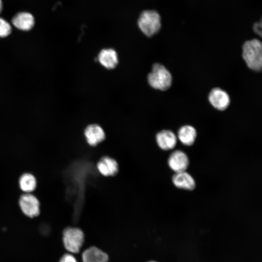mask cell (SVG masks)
<instances>
[{"label": "cell", "mask_w": 262, "mask_h": 262, "mask_svg": "<svg viewBox=\"0 0 262 262\" xmlns=\"http://www.w3.org/2000/svg\"><path fill=\"white\" fill-rule=\"evenodd\" d=\"M156 140L161 149L168 150L175 147L177 143V137L172 131L164 130L157 133Z\"/></svg>", "instance_id": "30bf717a"}, {"label": "cell", "mask_w": 262, "mask_h": 262, "mask_svg": "<svg viewBox=\"0 0 262 262\" xmlns=\"http://www.w3.org/2000/svg\"><path fill=\"white\" fill-rule=\"evenodd\" d=\"M242 57L247 67L259 71L262 67V44L258 39L246 41L242 46Z\"/></svg>", "instance_id": "6da1fadb"}, {"label": "cell", "mask_w": 262, "mask_h": 262, "mask_svg": "<svg viewBox=\"0 0 262 262\" xmlns=\"http://www.w3.org/2000/svg\"><path fill=\"white\" fill-rule=\"evenodd\" d=\"M82 259V262H108V256L100 249L92 246L83 252Z\"/></svg>", "instance_id": "2e32d148"}, {"label": "cell", "mask_w": 262, "mask_h": 262, "mask_svg": "<svg viewBox=\"0 0 262 262\" xmlns=\"http://www.w3.org/2000/svg\"><path fill=\"white\" fill-rule=\"evenodd\" d=\"M12 32L11 24L4 18L0 17V37H6Z\"/></svg>", "instance_id": "e0dca14e"}, {"label": "cell", "mask_w": 262, "mask_h": 262, "mask_svg": "<svg viewBox=\"0 0 262 262\" xmlns=\"http://www.w3.org/2000/svg\"><path fill=\"white\" fill-rule=\"evenodd\" d=\"M254 31L257 34L261 36L262 30H261V24L257 23L254 25L253 26Z\"/></svg>", "instance_id": "d6986e66"}, {"label": "cell", "mask_w": 262, "mask_h": 262, "mask_svg": "<svg viewBox=\"0 0 262 262\" xmlns=\"http://www.w3.org/2000/svg\"><path fill=\"white\" fill-rule=\"evenodd\" d=\"M208 100L214 108L219 111L226 110L230 102L228 93L219 87L212 89L208 95Z\"/></svg>", "instance_id": "8992f818"}, {"label": "cell", "mask_w": 262, "mask_h": 262, "mask_svg": "<svg viewBox=\"0 0 262 262\" xmlns=\"http://www.w3.org/2000/svg\"><path fill=\"white\" fill-rule=\"evenodd\" d=\"M3 10V2L2 0H0V14Z\"/></svg>", "instance_id": "ffe728a7"}, {"label": "cell", "mask_w": 262, "mask_h": 262, "mask_svg": "<svg viewBox=\"0 0 262 262\" xmlns=\"http://www.w3.org/2000/svg\"><path fill=\"white\" fill-rule=\"evenodd\" d=\"M13 25L22 31H29L33 29L35 24V19L30 13L21 11L17 13L12 19Z\"/></svg>", "instance_id": "9c48e42d"}, {"label": "cell", "mask_w": 262, "mask_h": 262, "mask_svg": "<svg viewBox=\"0 0 262 262\" xmlns=\"http://www.w3.org/2000/svg\"><path fill=\"white\" fill-rule=\"evenodd\" d=\"M196 136V129L191 125H186L179 129L177 137L183 145L191 146L195 143Z\"/></svg>", "instance_id": "9a60e30c"}, {"label": "cell", "mask_w": 262, "mask_h": 262, "mask_svg": "<svg viewBox=\"0 0 262 262\" xmlns=\"http://www.w3.org/2000/svg\"><path fill=\"white\" fill-rule=\"evenodd\" d=\"M18 204L21 212L28 217L34 218L40 214V202L33 193H23L18 198Z\"/></svg>", "instance_id": "5b68a950"}, {"label": "cell", "mask_w": 262, "mask_h": 262, "mask_svg": "<svg viewBox=\"0 0 262 262\" xmlns=\"http://www.w3.org/2000/svg\"><path fill=\"white\" fill-rule=\"evenodd\" d=\"M154 262V261H151V262Z\"/></svg>", "instance_id": "44dd1931"}, {"label": "cell", "mask_w": 262, "mask_h": 262, "mask_svg": "<svg viewBox=\"0 0 262 262\" xmlns=\"http://www.w3.org/2000/svg\"><path fill=\"white\" fill-rule=\"evenodd\" d=\"M172 180L173 184L180 189L193 190L196 187L195 179L186 171L175 173Z\"/></svg>", "instance_id": "7c38bea8"}, {"label": "cell", "mask_w": 262, "mask_h": 262, "mask_svg": "<svg viewBox=\"0 0 262 262\" xmlns=\"http://www.w3.org/2000/svg\"><path fill=\"white\" fill-rule=\"evenodd\" d=\"M138 25L141 31L145 35L151 37L156 34L161 29V17L155 11H144L139 16Z\"/></svg>", "instance_id": "3957f363"}, {"label": "cell", "mask_w": 262, "mask_h": 262, "mask_svg": "<svg viewBox=\"0 0 262 262\" xmlns=\"http://www.w3.org/2000/svg\"><path fill=\"white\" fill-rule=\"evenodd\" d=\"M18 184L20 190L23 193H31L36 189L37 180L33 174L24 172L19 176Z\"/></svg>", "instance_id": "5bb4252c"}, {"label": "cell", "mask_w": 262, "mask_h": 262, "mask_svg": "<svg viewBox=\"0 0 262 262\" xmlns=\"http://www.w3.org/2000/svg\"><path fill=\"white\" fill-rule=\"evenodd\" d=\"M172 80L170 72L164 66L158 63L152 65L151 71L147 76V82L149 85L160 91L168 89L172 85Z\"/></svg>", "instance_id": "7a4b0ae2"}, {"label": "cell", "mask_w": 262, "mask_h": 262, "mask_svg": "<svg viewBox=\"0 0 262 262\" xmlns=\"http://www.w3.org/2000/svg\"><path fill=\"white\" fill-rule=\"evenodd\" d=\"M97 60L103 67L109 70L115 68L119 63L118 54L113 48L102 49L98 54Z\"/></svg>", "instance_id": "ba28073f"}, {"label": "cell", "mask_w": 262, "mask_h": 262, "mask_svg": "<svg viewBox=\"0 0 262 262\" xmlns=\"http://www.w3.org/2000/svg\"><path fill=\"white\" fill-rule=\"evenodd\" d=\"M63 240L64 246L67 251L78 253L84 242V234L79 228H67L63 232Z\"/></svg>", "instance_id": "277c9868"}, {"label": "cell", "mask_w": 262, "mask_h": 262, "mask_svg": "<svg viewBox=\"0 0 262 262\" xmlns=\"http://www.w3.org/2000/svg\"><path fill=\"white\" fill-rule=\"evenodd\" d=\"M167 162L169 167L175 173L186 171L189 164L187 155L180 150H176L171 153Z\"/></svg>", "instance_id": "52a82bcc"}, {"label": "cell", "mask_w": 262, "mask_h": 262, "mask_svg": "<svg viewBox=\"0 0 262 262\" xmlns=\"http://www.w3.org/2000/svg\"><path fill=\"white\" fill-rule=\"evenodd\" d=\"M97 166L98 171L105 176L115 175L118 171V165L116 161L108 156L101 158Z\"/></svg>", "instance_id": "4fadbf2b"}, {"label": "cell", "mask_w": 262, "mask_h": 262, "mask_svg": "<svg viewBox=\"0 0 262 262\" xmlns=\"http://www.w3.org/2000/svg\"><path fill=\"white\" fill-rule=\"evenodd\" d=\"M84 134L87 143L92 146H96L105 138L103 129L97 124L88 125L84 130Z\"/></svg>", "instance_id": "8fae6325"}, {"label": "cell", "mask_w": 262, "mask_h": 262, "mask_svg": "<svg viewBox=\"0 0 262 262\" xmlns=\"http://www.w3.org/2000/svg\"><path fill=\"white\" fill-rule=\"evenodd\" d=\"M59 262H77V261L72 255L66 254L61 258Z\"/></svg>", "instance_id": "ac0fdd59"}]
</instances>
